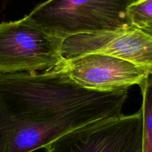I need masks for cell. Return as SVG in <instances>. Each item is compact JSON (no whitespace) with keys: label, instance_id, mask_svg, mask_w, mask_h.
<instances>
[{"label":"cell","instance_id":"ba28073f","mask_svg":"<svg viewBox=\"0 0 152 152\" xmlns=\"http://www.w3.org/2000/svg\"><path fill=\"white\" fill-rule=\"evenodd\" d=\"M127 12L134 28L142 29L152 25V0H133Z\"/></svg>","mask_w":152,"mask_h":152},{"label":"cell","instance_id":"3957f363","mask_svg":"<svg viewBox=\"0 0 152 152\" xmlns=\"http://www.w3.org/2000/svg\"><path fill=\"white\" fill-rule=\"evenodd\" d=\"M63 40L48 34L26 17L0 24V74L46 71L64 62Z\"/></svg>","mask_w":152,"mask_h":152},{"label":"cell","instance_id":"8992f818","mask_svg":"<svg viewBox=\"0 0 152 152\" xmlns=\"http://www.w3.org/2000/svg\"><path fill=\"white\" fill-rule=\"evenodd\" d=\"M78 86L97 91L125 90L141 85L148 75L145 68L108 55L91 53L65 60L54 68Z\"/></svg>","mask_w":152,"mask_h":152},{"label":"cell","instance_id":"5b68a950","mask_svg":"<svg viewBox=\"0 0 152 152\" xmlns=\"http://www.w3.org/2000/svg\"><path fill=\"white\" fill-rule=\"evenodd\" d=\"M91 53L124 59L152 74V37L134 27L72 36L63 41L61 54L64 60Z\"/></svg>","mask_w":152,"mask_h":152},{"label":"cell","instance_id":"277c9868","mask_svg":"<svg viewBox=\"0 0 152 152\" xmlns=\"http://www.w3.org/2000/svg\"><path fill=\"white\" fill-rule=\"evenodd\" d=\"M141 109L97 120L61 137L46 152H142Z\"/></svg>","mask_w":152,"mask_h":152},{"label":"cell","instance_id":"7a4b0ae2","mask_svg":"<svg viewBox=\"0 0 152 152\" xmlns=\"http://www.w3.org/2000/svg\"><path fill=\"white\" fill-rule=\"evenodd\" d=\"M133 0H51L25 17L53 37L64 40L80 34L132 28L128 7Z\"/></svg>","mask_w":152,"mask_h":152},{"label":"cell","instance_id":"9c48e42d","mask_svg":"<svg viewBox=\"0 0 152 152\" xmlns=\"http://www.w3.org/2000/svg\"><path fill=\"white\" fill-rule=\"evenodd\" d=\"M140 30H142V31H144L145 33H146L147 34H148V35L151 36L152 37V25L145 27V28H142V29H140Z\"/></svg>","mask_w":152,"mask_h":152},{"label":"cell","instance_id":"52a82bcc","mask_svg":"<svg viewBox=\"0 0 152 152\" xmlns=\"http://www.w3.org/2000/svg\"><path fill=\"white\" fill-rule=\"evenodd\" d=\"M139 87L142 95V152H152V74H148Z\"/></svg>","mask_w":152,"mask_h":152},{"label":"cell","instance_id":"6da1fadb","mask_svg":"<svg viewBox=\"0 0 152 152\" xmlns=\"http://www.w3.org/2000/svg\"><path fill=\"white\" fill-rule=\"evenodd\" d=\"M128 89L97 91L56 69L0 74V152L45 148L86 124L119 116Z\"/></svg>","mask_w":152,"mask_h":152}]
</instances>
